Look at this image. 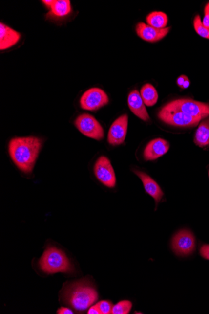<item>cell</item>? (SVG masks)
I'll return each mask as SVG.
<instances>
[{
  "mask_svg": "<svg viewBox=\"0 0 209 314\" xmlns=\"http://www.w3.org/2000/svg\"><path fill=\"white\" fill-rule=\"evenodd\" d=\"M187 77H188L184 75H181V76L178 77V79L177 80V84L178 85V86H179L180 88H182V86H183L184 82H185Z\"/></svg>",
  "mask_w": 209,
  "mask_h": 314,
  "instance_id": "obj_27",
  "label": "cell"
},
{
  "mask_svg": "<svg viewBox=\"0 0 209 314\" xmlns=\"http://www.w3.org/2000/svg\"><path fill=\"white\" fill-rule=\"evenodd\" d=\"M21 35L10 26L0 23V50L10 48L21 40Z\"/></svg>",
  "mask_w": 209,
  "mask_h": 314,
  "instance_id": "obj_15",
  "label": "cell"
},
{
  "mask_svg": "<svg viewBox=\"0 0 209 314\" xmlns=\"http://www.w3.org/2000/svg\"><path fill=\"white\" fill-rule=\"evenodd\" d=\"M170 27L164 29H157L148 24L140 22L136 26V32L138 36L146 42H156L163 39L168 34Z\"/></svg>",
  "mask_w": 209,
  "mask_h": 314,
  "instance_id": "obj_11",
  "label": "cell"
},
{
  "mask_svg": "<svg viewBox=\"0 0 209 314\" xmlns=\"http://www.w3.org/2000/svg\"><path fill=\"white\" fill-rule=\"evenodd\" d=\"M39 266L44 273L49 275L71 273L73 270L72 265L66 254L55 247H48L44 250L39 260Z\"/></svg>",
  "mask_w": 209,
  "mask_h": 314,
  "instance_id": "obj_3",
  "label": "cell"
},
{
  "mask_svg": "<svg viewBox=\"0 0 209 314\" xmlns=\"http://www.w3.org/2000/svg\"><path fill=\"white\" fill-rule=\"evenodd\" d=\"M140 93H141L144 104L146 106L152 107L156 104L159 95H158L156 89L152 84H146L144 85Z\"/></svg>",
  "mask_w": 209,
  "mask_h": 314,
  "instance_id": "obj_18",
  "label": "cell"
},
{
  "mask_svg": "<svg viewBox=\"0 0 209 314\" xmlns=\"http://www.w3.org/2000/svg\"><path fill=\"white\" fill-rule=\"evenodd\" d=\"M163 109L174 110L190 115L206 119L209 117V104L189 99H179L167 104Z\"/></svg>",
  "mask_w": 209,
  "mask_h": 314,
  "instance_id": "obj_4",
  "label": "cell"
},
{
  "mask_svg": "<svg viewBox=\"0 0 209 314\" xmlns=\"http://www.w3.org/2000/svg\"><path fill=\"white\" fill-rule=\"evenodd\" d=\"M172 247L173 251L177 255H190L195 249L194 235L190 231L181 230L173 237Z\"/></svg>",
  "mask_w": 209,
  "mask_h": 314,
  "instance_id": "obj_9",
  "label": "cell"
},
{
  "mask_svg": "<svg viewBox=\"0 0 209 314\" xmlns=\"http://www.w3.org/2000/svg\"><path fill=\"white\" fill-rule=\"evenodd\" d=\"M128 117L124 114L118 117L111 126L108 134V143L118 146L125 141L127 133Z\"/></svg>",
  "mask_w": 209,
  "mask_h": 314,
  "instance_id": "obj_10",
  "label": "cell"
},
{
  "mask_svg": "<svg viewBox=\"0 0 209 314\" xmlns=\"http://www.w3.org/2000/svg\"><path fill=\"white\" fill-rule=\"evenodd\" d=\"M204 10L208 11V12H209V2L208 4H206L205 6V8H204Z\"/></svg>",
  "mask_w": 209,
  "mask_h": 314,
  "instance_id": "obj_30",
  "label": "cell"
},
{
  "mask_svg": "<svg viewBox=\"0 0 209 314\" xmlns=\"http://www.w3.org/2000/svg\"><path fill=\"white\" fill-rule=\"evenodd\" d=\"M170 148V144L161 138H157L148 142L144 151L146 161H153L166 155Z\"/></svg>",
  "mask_w": 209,
  "mask_h": 314,
  "instance_id": "obj_12",
  "label": "cell"
},
{
  "mask_svg": "<svg viewBox=\"0 0 209 314\" xmlns=\"http://www.w3.org/2000/svg\"><path fill=\"white\" fill-rule=\"evenodd\" d=\"M97 304L101 314H112L113 305L108 300H102Z\"/></svg>",
  "mask_w": 209,
  "mask_h": 314,
  "instance_id": "obj_22",
  "label": "cell"
},
{
  "mask_svg": "<svg viewBox=\"0 0 209 314\" xmlns=\"http://www.w3.org/2000/svg\"><path fill=\"white\" fill-rule=\"evenodd\" d=\"M132 304L128 300L118 302L113 306L112 314H128L132 309Z\"/></svg>",
  "mask_w": 209,
  "mask_h": 314,
  "instance_id": "obj_20",
  "label": "cell"
},
{
  "mask_svg": "<svg viewBox=\"0 0 209 314\" xmlns=\"http://www.w3.org/2000/svg\"><path fill=\"white\" fill-rule=\"evenodd\" d=\"M57 314H73V311L72 309L67 308V307H61L57 311Z\"/></svg>",
  "mask_w": 209,
  "mask_h": 314,
  "instance_id": "obj_26",
  "label": "cell"
},
{
  "mask_svg": "<svg viewBox=\"0 0 209 314\" xmlns=\"http://www.w3.org/2000/svg\"><path fill=\"white\" fill-rule=\"evenodd\" d=\"M50 12L47 14L49 17H63L70 14L72 11L70 1L69 0H55Z\"/></svg>",
  "mask_w": 209,
  "mask_h": 314,
  "instance_id": "obj_17",
  "label": "cell"
},
{
  "mask_svg": "<svg viewBox=\"0 0 209 314\" xmlns=\"http://www.w3.org/2000/svg\"><path fill=\"white\" fill-rule=\"evenodd\" d=\"M202 22L203 25L209 30V12L208 11L204 10V17L203 21Z\"/></svg>",
  "mask_w": 209,
  "mask_h": 314,
  "instance_id": "obj_24",
  "label": "cell"
},
{
  "mask_svg": "<svg viewBox=\"0 0 209 314\" xmlns=\"http://www.w3.org/2000/svg\"><path fill=\"white\" fill-rule=\"evenodd\" d=\"M55 0H44L42 1L43 3L46 6V7L50 8L52 7V4L54 3Z\"/></svg>",
  "mask_w": 209,
  "mask_h": 314,
  "instance_id": "obj_28",
  "label": "cell"
},
{
  "mask_svg": "<svg viewBox=\"0 0 209 314\" xmlns=\"http://www.w3.org/2000/svg\"><path fill=\"white\" fill-rule=\"evenodd\" d=\"M193 141L200 148H205L209 146V117L200 123Z\"/></svg>",
  "mask_w": 209,
  "mask_h": 314,
  "instance_id": "obj_16",
  "label": "cell"
},
{
  "mask_svg": "<svg viewBox=\"0 0 209 314\" xmlns=\"http://www.w3.org/2000/svg\"><path fill=\"white\" fill-rule=\"evenodd\" d=\"M42 147V141L37 137L13 138L8 144V153L18 168L31 174L34 168Z\"/></svg>",
  "mask_w": 209,
  "mask_h": 314,
  "instance_id": "obj_1",
  "label": "cell"
},
{
  "mask_svg": "<svg viewBox=\"0 0 209 314\" xmlns=\"http://www.w3.org/2000/svg\"><path fill=\"white\" fill-rule=\"evenodd\" d=\"M208 175H209V172H208Z\"/></svg>",
  "mask_w": 209,
  "mask_h": 314,
  "instance_id": "obj_31",
  "label": "cell"
},
{
  "mask_svg": "<svg viewBox=\"0 0 209 314\" xmlns=\"http://www.w3.org/2000/svg\"><path fill=\"white\" fill-rule=\"evenodd\" d=\"M193 27L198 35L204 39L209 40V30L203 25L201 17L199 15H196L193 20Z\"/></svg>",
  "mask_w": 209,
  "mask_h": 314,
  "instance_id": "obj_21",
  "label": "cell"
},
{
  "mask_svg": "<svg viewBox=\"0 0 209 314\" xmlns=\"http://www.w3.org/2000/svg\"><path fill=\"white\" fill-rule=\"evenodd\" d=\"M133 171L141 179L146 193L155 200L157 204L159 203L164 196L163 191L159 184L147 174L139 170H133Z\"/></svg>",
  "mask_w": 209,
  "mask_h": 314,
  "instance_id": "obj_14",
  "label": "cell"
},
{
  "mask_svg": "<svg viewBox=\"0 0 209 314\" xmlns=\"http://www.w3.org/2000/svg\"><path fill=\"white\" fill-rule=\"evenodd\" d=\"M74 124L78 130L86 137L97 141H101L104 137L103 128L92 115L88 113L80 115Z\"/></svg>",
  "mask_w": 209,
  "mask_h": 314,
  "instance_id": "obj_6",
  "label": "cell"
},
{
  "mask_svg": "<svg viewBox=\"0 0 209 314\" xmlns=\"http://www.w3.org/2000/svg\"><path fill=\"white\" fill-rule=\"evenodd\" d=\"M146 21L148 25L153 28L164 29L168 23V17L162 12H153L147 15Z\"/></svg>",
  "mask_w": 209,
  "mask_h": 314,
  "instance_id": "obj_19",
  "label": "cell"
},
{
  "mask_svg": "<svg viewBox=\"0 0 209 314\" xmlns=\"http://www.w3.org/2000/svg\"><path fill=\"white\" fill-rule=\"evenodd\" d=\"M94 174L97 179L104 186L109 188L116 185V176L110 160L105 157H101L95 162Z\"/></svg>",
  "mask_w": 209,
  "mask_h": 314,
  "instance_id": "obj_8",
  "label": "cell"
},
{
  "mask_svg": "<svg viewBox=\"0 0 209 314\" xmlns=\"http://www.w3.org/2000/svg\"><path fill=\"white\" fill-rule=\"evenodd\" d=\"M200 254L204 259L209 260V245H203L200 248Z\"/></svg>",
  "mask_w": 209,
  "mask_h": 314,
  "instance_id": "obj_23",
  "label": "cell"
},
{
  "mask_svg": "<svg viewBox=\"0 0 209 314\" xmlns=\"http://www.w3.org/2000/svg\"><path fill=\"white\" fill-rule=\"evenodd\" d=\"M107 94L101 89H88L82 95L80 104L82 109L86 111H96L108 103Z\"/></svg>",
  "mask_w": 209,
  "mask_h": 314,
  "instance_id": "obj_7",
  "label": "cell"
},
{
  "mask_svg": "<svg viewBox=\"0 0 209 314\" xmlns=\"http://www.w3.org/2000/svg\"><path fill=\"white\" fill-rule=\"evenodd\" d=\"M128 105L133 114L144 121L150 120L147 111L139 91L134 90L128 95Z\"/></svg>",
  "mask_w": 209,
  "mask_h": 314,
  "instance_id": "obj_13",
  "label": "cell"
},
{
  "mask_svg": "<svg viewBox=\"0 0 209 314\" xmlns=\"http://www.w3.org/2000/svg\"><path fill=\"white\" fill-rule=\"evenodd\" d=\"M190 80L188 79V77H187L185 82H184L183 86H182V89L188 88V87L190 86Z\"/></svg>",
  "mask_w": 209,
  "mask_h": 314,
  "instance_id": "obj_29",
  "label": "cell"
},
{
  "mask_svg": "<svg viewBox=\"0 0 209 314\" xmlns=\"http://www.w3.org/2000/svg\"><path fill=\"white\" fill-rule=\"evenodd\" d=\"M62 295L64 303L77 312L87 310L99 297L95 287L84 279L66 285Z\"/></svg>",
  "mask_w": 209,
  "mask_h": 314,
  "instance_id": "obj_2",
  "label": "cell"
},
{
  "mask_svg": "<svg viewBox=\"0 0 209 314\" xmlns=\"http://www.w3.org/2000/svg\"><path fill=\"white\" fill-rule=\"evenodd\" d=\"M158 117L166 124L179 128L196 126L202 119L201 118L190 116L181 111L167 110L163 108L159 111Z\"/></svg>",
  "mask_w": 209,
  "mask_h": 314,
  "instance_id": "obj_5",
  "label": "cell"
},
{
  "mask_svg": "<svg viewBox=\"0 0 209 314\" xmlns=\"http://www.w3.org/2000/svg\"><path fill=\"white\" fill-rule=\"evenodd\" d=\"M88 314H101V311H100L99 307H98L97 304L94 305V306H92L89 307L88 312Z\"/></svg>",
  "mask_w": 209,
  "mask_h": 314,
  "instance_id": "obj_25",
  "label": "cell"
}]
</instances>
